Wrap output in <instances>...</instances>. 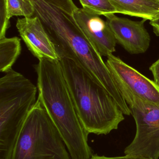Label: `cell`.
<instances>
[{
    "label": "cell",
    "instance_id": "obj_5",
    "mask_svg": "<svg viewBox=\"0 0 159 159\" xmlns=\"http://www.w3.org/2000/svg\"><path fill=\"white\" fill-rule=\"evenodd\" d=\"M118 88L128 104L136 124L135 137L125 148V155L158 159L159 106L142 100L122 87Z\"/></svg>",
    "mask_w": 159,
    "mask_h": 159
},
{
    "label": "cell",
    "instance_id": "obj_14",
    "mask_svg": "<svg viewBox=\"0 0 159 159\" xmlns=\"http://www.w3.org/2000/svg\"><path fill=\"white\" fill-rule=\"evenodd\" d=\"M48 2L58 7L70 15H72L77 8L72 0H45Z\"/></svg>",
    "mask_w": 159,
    "mask_h": 159
},
{
    "label": "cell",
    "instance_id": "obj_17",
    "mask_svg": "<svg viewBox=\"0 0 159 159\" xmlns=\"http://www.w3.org/2000/svg\"><path fill=\"white\" fill-rule=\"evenodd\" d=\"M149 70L153 75L154 81L159 86V58L149 67Z\"/></svg>",
    "mask_w": 159,
    "mask_h": 159
},
{
    "label": "cell",
    "instance_id": "obj_6",
    "mask_svg": "<svg viewBox=\"0 0 159 159\" xmlns=\"http://www.w3.org/2000/svg\"><path fill=\"white\" fill-rule=\"evenodd\" d=\"M105 63L117 88L122 87L142 100L159 106V86L154 80L114 55L107 57Z\"/></svg>",
    "mask_w": 159,
    "mask_h": 159
},
{
    "label": "cell",
    "instance_id": "obj_15",
    "mask_svg": "<svg viewBox=\"0 0 159 159\" xmlns=\"http://www.w3.org/2000/svg\"><path fill=\"white\" fill-rule=\"evenodd\" d=\"M1 26H0V38L5 37L7 29L10 27L9 20L7 17L5 0H1Z\"/></svg>",
    "mask_w": 159,
    "mask_h": 159
},
{
    "label": "cell",
    "instance_id": "obj_8",
    "mask_svg": "<svg viewBox=\"0 0 159 159\" xmlns=\"http://www.w3.org/2000/svg\"><path fill=\"white\" fill-rule=\"evenodd\" d=\"M72 16L82 32L102 57L113 55L117 41L107 21L97 13L83 7H77Z\"/></svg>",
    "mask_w": 159,
    "mask_h": 159
},
{
    "label": "cell",
    "instance_id": "obj_1",
    "mask_svg": "<svg viewBox=\"0 0 159 159\" xmlns=\"http://www.w3.org/2000/svg\"><path fill=\"white\" fill-rule=\"evenodd\" d=\"M38 98L63 140L71 159L93 156L88 135L77 115L59 60L42 59L35 65Z\"/></svg>",
    "mask_w": 159,
    "mask_h": 159
},
{
    "label": "cell",
    "instance_id": "obj_3",
    "mask_svg": "<svg viewBox=\"0 0 159 159\" xmlns=\"http://www.w3.org/2000/svg\"><path fill=\"white\" fill-rule=\"evenodd\" d=\"M37 91V86L13 69L0 79V159H12Z\"/></svg>",
    "mask_w": 159,
    "mask_h": 159
},
{
    "label": "cell",
    "instance_id": "obj_16",
    "mask_svg": "<svg viewBox=\"0 0 159 159\" xmlns=\"http://www.w3.org/2000/svg\"><path fill=\"white\" fill-rule=\"evenodd\" d=\"M90 159H151L142 157V156H135V155H126L124 157H107L104 156H99L94 155Z\"/></svg>",
    "mask_w": 159,
    "mask_h": 159
},
{
    "label": "cell",
    "instance_id": "obj_13",
    "mask_svg": "<svg viewBox=\"0 0 159 159\" xmlns=\"http://www.w3.org/2000/svg\"><path fill=\"white\" fill-rule=\"evenodd\" d=\"M83 8H87L100 16L116 14V10L109 0H79Z\"/></svg>",
    "mask_w": 159,
    "mask_h": 159
},
{
    "label": "cell",
    "instance_id": "obj_18",
    "mask_svg": "<svg viewBox=\"0 0 159 159\" xmlns=\"http://www.w3.org/2000/svg\"><path fill=\"white\" fill-rule=\"evenodd\" d=\"M150 24L152 26L154 33L157 36H159V16L152 20H150Z\"/></svg>",
    "mask_w": 159,
    "mask_h": 159
},
{
    "label": "cell",
    "instance_id": "obj_4",
    "mask_svg": "<svg viewBox=\"0 0 159 159\" xmlns=\"http://www.w3.org/2000/svg\"><path fill=\"white\" fill-rule=\"evenodd\" d=\"M12 159H71L63 140L38 97L21 129Z\"/></svg>",
    "mask_w": 159,
    "mask_h": 159
},
{
    "label": "cell",
    "instance_id": "obj_9",
    "mask_svg": "<svg viewBox=\"0 0 159 159\" xmlns=\"http://www.w3.org/2000/svg\"><path fill=\"white\" fill-rule=\"evenodd\" d=\"M16 27L30 52L39 60H59L54 43L37 17L18 19Z\"/></svg>",
    "mask_w": 159,
    "mask_h": 159
},
{
    "label": "cell",
    "instance_id": "obj_11",
    "mask_svg": "<svg viewBox=\"0 0 159 159\" xmlns=\"http://www.w3.org/2000/svg\"><path fill=\"white\" fill-rule=\"evenodd\" d=\"M21 39L17 37L0 38V71L7 72L21 52Z\"/></svg>",
    "mask_w": 159,
    "mask_h": 159
},
{
    "label": "cell",
    "instance_id": "obj_19",
    "mask_svg": "<svg viewBox=\"0 0 159 159\" xmlns=\"http://www.w3.org/2000/svg\"></svg>",
    "mask_w": 159,
    "mask_h": 159
},
{
    "label": "cell",
    "instance_id": "obj_12",
    "mask_svg": "<svg viewBox=\"0 0 159 159\" xmlns=\"http://www.w3.org/2000/svg\"><path fill=\"white\" fill-rule=\"evenodd\" d=\"M5 2L8 20L15 16L27 18L34 16V7L30 0H5Z\"/></svg>",
    "mask_w": 159,
    "mask_h": 159
},
{
    "label": "cell",
    "instance_id": "obj_7",
    "mask_svg": "<svg viewBox=\"0 0 159 159\" xmlns=\"http://www.w3.org/2000/svg\"><path fill=\"white\" fill-rule=\"evenodd\" d=\"M117 43L132 55L143 54L150 46L151 38L145 27L146 20L134 21L115 14L104 15Z\"/></svg>",
    "mask_w": 159,
    "mask_h": 159
},
{
    "label": "cell",
    "instance_id": "obj_10",
    "mask_svg": "<svg viewBox=\"0 0 159 159\" xmlns=\"http://www.w3.org/2000/svg\"><path fill=\"white\" fill-rule=\"evenodd\" d=\"M116 13L151 20L159 16V0H109Z\"/></svg>",
    "mask_w": 159,
    "mask_h": 159
},
{
    "label": "cell",
    "instance_id": "obj_2",
    "mask_svg": "<svg viewBox=\"0 0 159 159\" xmlns=\"http://www.w3.org/2000/svg\"><path fill=\"white\" fill-rule=\"evenodd\" d=\"M59 62L77 115L87 132L107 134L117 129L125 118L114 98L74 61L61 57Z\"/></svg>",
    "mask_w": 159,
    "mask_h": 159
},
{
    "label": "cell",
    "instance_id": "obj_20",
    "mask_svg": "<svg viewBox=\"0 0 159 159\" xmlns=\"http://www.w3.org/2000/svg\"></svg>",
    "mask_w": 159,
    "mask_h": 159
}]
</instances>
